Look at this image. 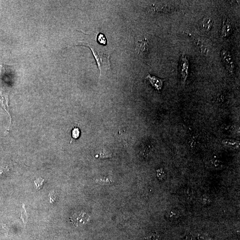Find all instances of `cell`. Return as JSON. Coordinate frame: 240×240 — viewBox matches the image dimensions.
Wrapping results in <instances>:
<instances>
[{
	"instance_id": "2e32d148",
	"label": "cell",
	"mask_w": 240,
	"mask_h": 240,
	"mask_svg": "<svg viewBox=\"0 0 240 240\" xmlns=\"http://www.w3.org/2000/svg\"><path fill=\"white\" fill-rule=\"evenodd\" d=\"M157 173H158V177L160 179H162L164 177V172L161 169L157 170Z\"/></svg>"
},
{
	"instance_id": "8fae6325",
	"label": "cell",
	"mask_w": 240,
	"mask_h": 240,
	"mask_svg": "<svg viewBox=\"0 0 240 240\" xmlns=\"http://www.w3.org/2000/svg\"><path fill=\"white\" fill-rule=\"evenodd\" d=\"M44 180L42 178H39L34 181V184L36 185L37 190H40L43 185Z\"/></svg>"
},
{
	"instance_id": "7c38bea8",
	"label": "cell",
	"mask_w": 240,
	"mask_h": 240,
	"mask_svg": "<svg viewBox=\"0 0 240 240\" xmlns=\"http://www.w3.org/2000/svg\"><path fill=\"white\" fill-rule=\"evenodd\" d=\"M23 209H24L21 210V219H22L23 222L24 223H25L27 221V214L26 213V210H25V205L23 204Z\"/></svg>"
},
{
	"instance_id": "ba28073f",
	"label": "cell",
	"mask_w": 240,
	"mask_h": 240,
	"mask_svg": "<svg viewBox=\"0 0 240 240\" xmlns=\"http://www.w3.org/2000/svg\"><path fill=\"white\" fill-rule=\"evenodd\" d=\"M214 20L210 18H204L200 23V28L205 32H209L211 30L213 25Z\"/></svg>"
},
{
	"instance_id": "6da1fadb",
	"label": "cell",
	"mask_w": 240,
	"mask_h": 240,
	"mask_svg": "<svg viewBox=\"0 0 240 240\" xmlns=\"http://www.w3.org/2000/svg\"><path fill=\"white\" fill-rule=\"evenodd\" d=\"M221 54L227 72L230 74H233L235 70V65L231 54L226 50H222Z\"/></svg>"
},
{
	"instance_id": "8992f818",
	"label": "cell",
	"mask_w": 240,
	"mask_h": 240,
	"mask_svg": "<svg viewBox=\"0 0 240 240\" xmlns=\"http://www.w3.org/2000/svg\"><path fill=\"white\" fill-rule=\"evenodd\" d=\"M89 220V217L85 213H75L71 218V221L76 226L84 224Z\"/></svg>"
},
{
	"instance_id": "7a4b0ae2",
	"label": "cell",
	"mask_w": 240,
	"mask_h": 240,
	"mask_svg": "<svg viewBox=\"0 0 240 240\" xmlns=\"http://www.w3.org/2000/svg\"><path fill=\"white\" fill-rule=\"evenodd\" d=\"M179 71L184 85L185 84L189 75V62L186 56H181L180 60Z\"/></svg>"
},
{
	"instance_id": "9a60e30c",
	"label": "cell",
	"mask_w": 240,
	"mask_h": 240,
	"mask_svg": "<svg viewBox=\"0 0 240 240\" xmlns=\"http://www.w3.org/2000/svg\"><path fill=\"white\" fill-rule=\"evenodd\" d=\"M79 130L78 128H74L72 132V136L74 138L76 139L78 138L79 136Z\"/></svg>"
},
{
	"instance_id": "3957f363",
	"label": "cell",
	"mask_w": 240,
	"mask_h": 240,
	"mask_svg": "<svg viewBox=\"0 0 240 240\" xmlns=\"http://www.w3.org/2000/svg\"><path fill=\"white\" fill-rule=\"evenodd\" d=\"M149 50V44L146 38L139 40L136 44V52L138 55H145L148 52Z\"/></svg>"
},
{
	"instance_id": "5bb4252c",
	"label": "cell",
	"mask_w": 240,
	"mask_h": 240,
	"mask_svg": "<svg viewBox=\"0 0 240 240\" xmlns=\"http://www.w3.org/2000/svg\"><path fill=\"white\" fill-rule=\"evenodd\" d=\"M158 236L156 232H153L150 235L145 238L146 240H158Z\"/></svg>"
},
{
	"instance_id": "e0dca14e",
	"label": "cell",
	"mask_w": 240,
	"mask_h": 240,
	"mask_svg": "<svg viewBox=\"0 0 240 240\" xmlns=\"http://www.w3.org/2000/svg\"><path fill=\"white\" fill-rule=\"evenodd\" d=\"M50 202L53 203L56 200V196L53 192H51L49 194Z\"/></svg>"
},
{
	"instance_id": "9c48e42d",
	"label": "cell",
	"mask_w": 240,
	"mask_h": 240,
	"mask_svg": "<svg viewBox=\"0 0 240 240\" xmlns=\"http://www.w3.org/2000/svg\"><path fill=\"white\" fill-rule=\"evenodd\" d=\"M97 41L98 43L102 45H106L107 44L106 38L102 33H99L97 35Z\"/></svg>"
},
{
	"instance_id": "52a82bcc",
	"label": "cell",
	"mask_w": 240,
	"mask_h": 240,
	"mask_svg": "<svg viewBox=\"0 0 240 240\" xmlns=\"http://www.w3.org/2000/svg\"><path fill=\"white\" fill-rule=\"evenodd\" d=\"M232 32V26L231 24L230 20L228 18L224 19L221 31V36L222 38H226L228 37L231 34Z\"/></svg>"
},
{
	"instance_id": "30bf717a",
	"label": "cell",
	"mask_w": 240,
	"mask_h": 240,
	"mask_svg": "<svg viewBox=\"0 0 240 240\" xmlns=\"http://www.w3.org/2000/svg\"><path fill=\"white\" fill-rule=\"evenodd\" d=\"M95 181L100 184H108L112 182L111 180L108 177H103L102 178L95 179Z\"/></svg>"
},
{
	"instance_id": "5b68a950",
	"label": "cell",
	"mask_w": 240,
	"mask_h": 240,
	"mask_svg": "<svg viewBox=\"0 0 240 240\" xmlns=\"http://www.w3.org/2000/svg\"><path fill=\"white\" fill-rule=\"evenodd\" d=\"M175 7L173 5L168 3H159L152 5L151 10L158 12H170L174 10Z\"/></svg>"
},
{
	"instance_id": "277c9868",
	"label": "cell",
	"mask_w": 240,
	"mask_h": 240,
	"mask_svg": "<svg viewBox=\"0 0 240 240\" xmlns=\"http://www.w3.org/2000/svg\"><path fill=\"white\" fill-rule=\"evenodd\" d=\"M146 80H147L152 86L158 92L162 90L164 80L163 79L158 78L155 76L151 75L150 74H149L148 75L146 76Z\"/></svg>"
},
{
	"instance_id": "4fadbf2b",
	"label": "cell",
	"mask_w": 240,
	"mask_h": 240,
	"mask_svg": "<svg viewBox=\"0 0 240 240\" xmlns=\"http://www.w3.org/2000/svg\"><path fill=\"white\" fill-rule=\"evenodd\" d=\"M111 154L105 149H104L100 154V157L102 158H110L111 157Z\"/></svg>"
}]
</instances>
